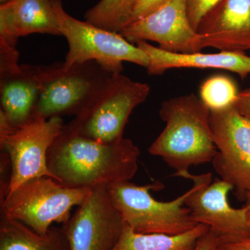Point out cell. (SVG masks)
<instances>
[{
    "label": "cell",
    "instance_id": "1",
    "mask_svg": "<svg viewBox=\"0 0 250 250\" xmlns=\"http://www.w3.org/2000/svg\"><path fill=\"white\" fill-rule=\"evenodd\" d=\"M140 154L131 139L99 142L76 134L64 125L49 149L47 166L62 185L93 189L131 180L139 168Z\"/></svg>",
    "mask_w": 250,
    "mask_h": 250
},
{
    "label": "cell",
    "instance_id": "26",
    "mask_svg": "<svg viewBox=\"0 0 250 250\" xmlns=\"http://www.w3.org/2000/svg\"><path fill=\"white\" fill-rule=\"evenodd\" d=\"M234 106L242 115L250 119V88L238 93Z\"/></svg>",
    "mask_w": 250,
    "mask_h": 250
},
{
    "label": "cell",
    "instance_id": "25",
    "mask_svg": "<svg viewBox=\"0 0 250 250\" xmlns=\"http://www.w3.org/2000/svg\"><path fill=\"white\" fill-rule=\"evenodd\" d=\"M218 237L215 231L208 229V231L199 238L194 250H217Z\"/></svg>",
    "mask_w": 250,
    "mask_h": 250
},
{
    "label": "cell",
    "instance_id": "27",
    "mask_svg": "<svg viewBox=\"0 0 250 250\" xmlns=\"http://www.w3.org/2000/svg\"><path fill=\"white\" fill-rule=\"evenodd\" d=\"M248 202H247L246 207H247V208H248V214H249V222H250V197H248Z\"/></svg>",
    "mask_w": 250,
    "mask_h": 250
},
{
    "label": "cell",
    "instance_id": "11",
    "mask_svg": "<svg viewBox=\"0 0 250 250\" xmlns=\"http://www.w3.org/2000/svg\"><path fill=\"white\" fill-rule=\"evenodd\" d=\"M120 34L133 44L157 42L159 48L174 53L202 50L201 36L188 16L187 0H167L160 6L125 26Z\"/></svg>",
    "mask_w": 250,
    "mask_h": 250
},
{
    "label": "cell",
    "instance_id": "19",
    "mask_svg": "<svg viewBox=\"0 0 250 250\" xmlns=\"http://www.w3.org/2000/svg\"><path fill=\"white\" fill-rule=\"evenodd\" d=\"M139 0H101L86 11L87 22L96 27L118 33L129 24Z\"/></svg>",
    "mask_w": 250,
    "mask_h": 250
},
{
    "label": "cell",
    "instance_id": "13",
    "mask_svg": "<svg viewBox=\"0 0 250 250\" xmlns=\"http://www.w3.org/2000/svg\"><path fill=\"white\" fill-rule=\"evenodd\" d=\"M197 32L202 49L250 50V0H222L202 20Z\"/></svg>",
    "mask_w": 250,
    "mask_h": 250
},
{
    "label": "cell",
    "instance_id": "7",
    "mask_svg": "<svg viewBox=\"0 0 250 250\" xmlns=\"http://www.w3.org/2000/svg\"><path fill=\"white\" fill-rule=\"evenodd\" d=\"M55 12L61 34L68 43L65 66L95 61L113 74L121 73L125 62L147 67L146 52L121 34L72 17L64 10L62 0H56Z\"/></svg>",
    "mask_w": 250,
    "mask_h": 250
},
{
    "label": "cell",
    "instance_id": "22",
    "mask_svg": "<svg viewBox=\"0 0 250 250\" xmlns=\"http://www.w3.org/2000/svg\"><path fill=\"white\" fill-rule=\"evenodd\" d=\"M19 56L16 47L0 39V72L11 71L18 68Z\"/></svg>",
    "mask_w": 250,
    "mask_h": 250
},
{
    "label": "cell",
    "instance_id": "6",
    "mask_svg": "<svg viewBox=\"0 0 250 250\" xmlns=\"http://www.w3.org/2000/svg\"><path fill=\"white\" fill-rule=\"evenodd\" d=\"M149 93L147 83L122 73L113 74L100 93L67 126L76 134L99 142H117L123 139L130 115Z\"/></svg>",
    "mask_w": 250,
    "mask_h": 250
},
{
    "label": "cell",
    "instance_id": "9",
    "mask_svg": "<svg viewBox=\"0 0 250 250\" xmlns=\"http://www.w3.org/2000/svg\"><path fill=\"white\" fill-rule=\"evenodd\" d=\"M210 126L218 152L212 161L222 179L240 198L250 197V119L234 106L210 111Z\"/></svg>",
    "mask_w": 250,
    "mask_h": 250
},
{
    "label": "cell",
    "instance_id": "15",
    "mask_svg": "<svg viewBox=\"0 0 250 250\" xmlns=\"http://www.w3.org/2000/svg\"><path fill=\"white\" fill-rule=\"evenodd\" d=\"M136 45L147 54L149 64L146 68L150 75H162L173 68L219 69L234 72L241 79L250 75V57L245 52L181 54L167 52L146 41Z\"/></svg>",
    "mask_w": 250,
    "mask_h": 250
},
{
    "label": "cell",
    "instance_id": "14",
    "mask_svg": "<svg viewBox=\"0 0 250 250\" xmlns=\"http://www.w3.org/2000/svg\"><path fill=\"white\" fill-rule=\"evenodd\" d=\"M56 0H13L0 4V39L16 47L18 39L33 34L62 35Z\"/></svg>",
    "mask_w": 250,
    "mask_h": 250
},
{
    "label": "cell",
    "instance_id": "3",
    "mask_svg": "<svg viewBox=\"0 0 250 250\" xmlns=\"http://www.w3.org/2000/svg\"><path fill=\"white\" fill-rule=\"evenodd\" d=\"M164 188L159 182L139 186L124 181L110 184L107 190L125 223L136 232L177 235L200 225L184 207L189 190L172 201H158L150 191Z\"/></svg>",
    "mask_w": 250,
    "mask_h": 250
},
{
    "label": "cell",
    "instance_id": "24",
    "mask_svg": "<svg viewBox=\"0 0 250 250\" xmlns=\"http://www.w3.org/2000/svg\"><path fill=\"white\" fill-rule=\"evenodd\" d=\"M167 0H139L131 16L130 22L146 16L157 9Z\"/></svg>",
    "mask_w": 250,
    "mask_h": 250
},
{
    "label": "cell",
    "instance_id": "2",
    "mask_svg": "<svg viewBox=\"0 0 250 250\" xmlns=\"http://www.w3.org/2000/svg\"><path fill=\"white\" fill-rule=\"evenodd\" d=\"M159 116L165 128L148 148L149 154L162 158L174 174L213 161L218 149L210 126V110L200 98L190 93L166 100Z\"/></svg>",
    "mask_w": 250,
    "mask_h": 250
},
{
    "label": "cell",
    "instance_id": "5",
    "mask_svg": "<svg viewBox=\"0 0 250 250\" xmlns=\"http://www.w3.org/2000/svg\"><path fill=\"white\" fill-rule=\"evenodd\" d=\"M92 190L66 187L51 177H36L21 184L1 200V214L45 235L52 223H66L71 218L72 208L82 205Z\"/></svg>",
    "mask_w": 250,
    "mask_h": 250
},
{
    "label": "cell",
    "instance_id": "23",
    "mask_svg": "<svg viewBox=\"0 0 250 250\" xmlns=\"http://www.w3.org/2000/svg\"><path fill=\"white\" fill-rule=\"evenodd\" d=\"M217 250H250V233L240 236H218Z\"/></svg>",
    "mask_w": 250,
    "mask_h": 250
},
{
    "label": "cell",
    "instance_id": "10",
    "mask_svg": "<svg viewBox=\"0 0 250 250\" xmlns=\"http://www.w3.org/2000/svg\"><path fill=\"white\" fill-rule=\"evenodd\" d=\"M173 175L189 179L193 183L185 205L197 223L208 227L218 236L250 234L247 207L234 208L229 203V193L233 189L231 184L222 179L212 182L210 172L195 175L187 171Z\"/></svg>",
    "mask_w": 250,
    "mask_h": 250
},
{
    "label": "cell",
    "instance_id": "4",
    "mask_svg": "<svg viewBox=\"0 0 250 250\" xmlns=\"http://www.w3.org/2000/svg\"><path fill=\"white\" fill-rule=\"evenodd\" d=\"M41 89L32 118L76 116L95 99L111 73L95 61L41 66Z\"/></svg>",
    "mask_w": 250,
    "mask_h": 250
},
{
    "label": "cell",
    "instance_id": "17",
    "mask_svg": "<svg viewBox=\"0 0 250 250\" xmlns=\"http://www.w3.org/2000/svg\"><path fill=\"white\" fill-rule=\"evenodd\" d=\"M0 250H70L64 229L51 227L41 235L15 219L1 214Z\"/></svg>",
    "mask_w": 250,
    "mask_h": 250
},
{
    "label": "cell",
    "instance_id": "21",
    "mask_svg": "<svg viewBox=\"0 0 250 250\" xmlns=\"http://www.w3.org/2000/svg\"><path fill=\"white\" fill-rule=\"evenodd\" d=\"M222 0H187L188 16L192 27L197 31L202 20Z\"/></svg>",
    "mask_w": 250,
    "mask_h": 250
},
{
    "label": "cell",
    "instance_id": "18",
    "mask_svg": "<svg viewBox=\"0 0 250 250\" xmlns=\"http://www.w3.org/2000/svg\"><path fill=\"white\" fill-rule=\"evenodd\" d=\"M208 229L200 224L180 234L141 233L125 224L121 238L113 250H194L199 238Z\"/></svg>",
    "mask_w": 250,
    "mask_h": 250
},
{
    "label": "cell",
    "instance_id": "8",
    "mask_svg": "<svg viewBox=\"0 0 250 250\" xmlns=\"http://www.w3.org/2000/svg\"><path fill=\"white\" fill-rule=\"evenodd\" d=\"M63 125L61 117L32 118L0 136L1 152L8 154L11 164V179L6 195L21 184L36 177L55 179L47 166V154Z\"/></svg>",
    "mask_w": 250,
    "mask_h": 250
},
{
    "label": "cell",
    "instance_id": "20",
    "mask_svg": "<svg viewBox=\"0 0 250 250\" xmlns=\"http://www.w3.org/2000/svg\"><path fill=\"white\" fill-rule=\"evenodd\" d=\"M239 92L232 79L225 75L210 77L202 83L200 98L210 111L234 106Z\"/></svg>",
    "mask_w": 250,
    "mask_h": 250
},
{
    "label": "cell",
    "instance_id": "12",
    "mask_svg": "<svg viewBox=\"0 0 250 250\" xmlns=\"http://www.w3.org/2000/svg\"><path fill=\"white\" fill-rule=\"evenodd\" d=\"M125 223L112 203L107 186L93 188L66 223L62 225L70 250H113Z\"/></svg>",
    "mask_w": 250,
    "mask_h": 250
},
{
    "label": "cell",
    "instance_id": "28",
    "mask_svg": "<svg viewBox=\"0 0 250 250\" xmlns=\"http://www.w3.org/2000/svg\"><path fill=\"white\" fill-rule=\"evenodd\" d=\"M13 1V0H0V4H4L6 3H9L10 1Z\"/></svg>",
    "mask_w": 250,
    "mask_h": 250
},
{
    "label": "cell",
    "instance_id": "16",
    "mask_svg": "<svg viewBox=\"0 0 250 250\" xmlns=\"http://www.w3.org/2000/svg\"><path fill=\"white\" fill-rule=\"evenodd\" d=\"M41 66L27 64L0 72V111L14 127L32 119L41 93Z\"/></svg>",
    "mask_w": 250,
    "mask_h": 250
}]
</instances>
